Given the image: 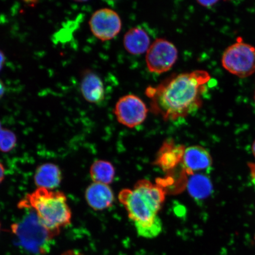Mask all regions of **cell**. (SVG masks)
<instances>
[{"instance_id":"cell-1","label":"cell","mask_w":255,"mask_h":255,"mask_svg":"<svg viewBox=\"0 0 255 255\" xmlns=\"http://www.w3.org/2000/svg\"><path fill=\"white\" fill-rule=\"evenodd\" d=\"M210 79L208 72L198 70L174 75L157 87H148L145 95L151 101L152 113L165 121L195 113L202 106V97Z\"/></svg>"},{"instance_id":"cell-2","label":"cell","mask_w":255,"mask_h":255,"mask_svg":"<svg viewBox=\"0 0 255 255\" xmlns=\"http://www.w3.org/2000/svg\"><path fill=\"white\" fill-rule=\"evenodd\" d=\"M18 207L33 210L41 223L56 236L71 223V210L65 194L61 191L38 188L28 194Z\"/></svg>"},{"instance_id":"cell-3","label":"cell","mask_w":255,"mask_h":255,"mask_svg":"<svg viewBox=\"0 0 255 255\" xmlns=\"http://www.w3.org/2000/svg\"><path fill=\"white\" fill-rule=\"evenodd\" d=\"M165 199L164 190L148 180H139L133 189H123L119 194L120 202L133 223L147 222L158 216Z\"/></svg>"},{"instance_id":"cell-4","label":"cell","mask_w":255,"mask_h":255,"mask_svg":"<svg viewBox=\"0 0 255 255\" xmlns=\"http://www.w3.org/2000/svg\"><path fill=\"white\" fill-rule=\"evenodd\" d=\"M11 232L19 245L34 254L46 253L47 245L57 237L48 230L31 210L20 222L11 226Z\"/></svg>"},{"instance_id":"cell-5","label":"cell","mask_w":255,"mask_h":255,"mask_svg":"<svg viewBox=\"0 0 255 255\" xmlns=\"http://www.w3.org/2000/svg\"><path fill=\"white\" fill-rule=\"evenodd\" d=\"M222 64L231 74L240 78H248L255 72V47L239 37L223 52Z\"/></svg>"},{"instance_id":"cell-6","label":"cell","mask_w":255,"mask_h":255,"mask_svg":"<svg viewBox=\"0 0 255 255\" xmlns=\"http://www.w3.org/2000/svg\"><path fill=\"white\" fill-rule=\"evenodd\" d=\"M178 58V50L173 43L159 38L149 46L146 55L149 71L162 74L173 68Z\"/></svg>"},{"instance_id":"cell-7","label":"cell","mask_w":255,"mask_h":255,"mask_svg":"<svg viewBox=\"0 0 255 255\" xmlns=\"http://www.w3.org/2000/svg\"><path fill=\"white\" fill-rule=\"evenodd\" d=\"M148 113L144 102L133 94L124 96L118 101L114 109L117 120L122 125L133 128L141 125Z\"/></svg>"},{"instance_id":"cell-8","label":"cell","mask_w":255,"mask_h":255,"mask_svg":"<svg viewBox=\"0 0 255 255\" xmlns=\"http://www.w3.org/2000/svg\"><path fill=\"white\" fill-rule=\"evenodd\" d=\"M91 30L101 41L114 39L122 28V21L119 14L111 8H104L96 11L89 21Z\"/></svg>"},{"instance_id":"cell-9","label":"cell","mask_w":255,"mask_h":255,"mask_svg":"<svg viewBox=\"0 0 255 255\" xmlns=\"http://www.w3.org/2000/svg\"><path fill=\"white\" fill-rule=\"evenodd\" d=\"M182 162L187 173L193 175L209 170L212 166L213 158L206 148L193 145L185 149Z\"/></svg>"},{"instance_id":"cell-10","label":"cell","mask_w":255,"mask_h":255,"mask_svg":"<svg viewBox=\"0 0 255 255\" xmlns=\"http://www.w3.org/2000/svg\"><path fill=\"white\" fill-rule=\"evenodd\" d=\"M88 205L97 211H102L113 205L115 196L109 185L93 183L85 191Z\"/></svg>"},{"instance_id":"cell-11","label":"cell","mask_w":255,"mask_h":255,"mask_svg":"<svg viewBox=\"0 0 255 255\" xmlns=\"http://www.w3.org/2000/svg\"><path fill=\"white\" fill-rule=\"evenodd\" d=\"M81 91L83 97L89 103L97 104L104 100L105 90L103 81L94 72H84L81 84Z\"/></svg>"},{"instance_id":"cell-12","label":"cell","mask_w":255,"mask_h":255,"mask_svg":"<svg viewBox=\"0 0 255 255\" xmlns=\"http://www.w3.org/2000/svg\"><path fill=\"white\" fill-rule=\"evenodd\" d=\"M61 170L53 163H45L37 168L34 177L35 184L38 188L52 190L61 183Z\"/></svg>"},{"instance_id":"cell-13","label":"cell","mask_w":255,"mask_h":255,"mask_svg":"<svg viewBox=\"0 0 255 255\" xmlns=\"http://www.w3.org/2000/svg\"><path fill=\"white\" fill-rule=\"evenodd\" d=\"M124 46L128 52L139 55L147 52L150 46V39L143 28L135 27L128 31L124 37Z\"/></svg>"},{"instance_id":"cell-14","label":"cell","mask_w":255,"mask_h":255,"mask_svg":"<svg viewBox=\"0 0 255 255\" xmlns=\"http://www.w3.org/2000/svg\"><path fill=\"white\" fill-rule=\"evenodd\" d=\"M185 149L183 145L172 142H165L159 151L156 164L164 171L171 170L183 161Z\"/></svg>"},{"instance_id":"cell-15","label":"cell","mask_w":255,"mask_h":255,"mask_svg":"<svg viewBox=\"0 0 255 255\" xmlns=\"http://www.w3.org/2000/svg\"><path fill=\"white\" fill-rule=\"evenodd\" d=\"M193 175L188 183L189 193L196 199L207 198L213 191L211 180L205 174L199 173Z\"/></svg>"},{"instance_id":"cell-16","label":"cell","mask_w":255,"mask_h":255,"mask_svg":"<svg viewBox=\"0 0 255 255\" xmlns=\"http://www.w3.org/2000/svg\"><path fill=\"white\" fill-rule=\"evenodd\" d=\"M90 175L94 183L109 185L113 182L116 170L110 162L97 160L91 165Z\"/></svg>"},{"instance_id":"cell-17","label":"cell","mask_w":255,"mask_h":255,"mask_svg":"<svg viewBox=\"0 0 255 255\" xmlns=\"http://www.w3.org/2000/svg\"><path fill=\"white\" fill-rule=\"evenodd\" d=\"M134 226L139 237L146 239L157 237L162 230V222L158 216L151 221L135 223Z\"/></svg>"},{"instance_id":"cell-18","label":"cell","mask_w":255,"mask_h":255,"mask_svg":"<svg viewBox=\"0 0 255 255\" xmlns=\"http://www.w3.org/2000/svg\"><path fill=\"white\" fill-rule=\"evenodd\" d=\"M17 143L15 133L7 128H4L0 122V151L8 152L13 149Z\"/></svg>"},{"instance_id":"cell-19","label":"cell","mask_w":255,"mask_h":255,"mask_svg":"<svg viewBox=\"0 0 255 255\" xmlns=\"http://www.w3.org/2000/svg\"><path fill=\"white\" fill-rule=\"evenodd\" d=\"M248 166L250 169V175L252 181L255 185V163L254 162H250Z\"/></svg>"},{"instance_id":"cell-20","label":"cell","mask_w":255,"mask_h":255,"mask_svg":"<svg viewBox=\"0 0 255 255\" xmlns=\"http://www.w3.org/2000/svg\"><path fill=\"white\" fill-rule=\"evenodd\" d=\"M218 1H198L197 2L201 5L203 6V7H205L207 8H209L210 7H212V6L214 5L216 3H218Z\"/></svg>"},{"instance_id":"cell-21","label":"cell","mask_w":255,"mask_h":255,"mask_svg":"<svg viewBox=\"0 0 255 255\" xmlns=\"http://www.w3.org/2000/svg\"><path fill=\"white\" fill-rule=\"evenodd\" d=\"M5 176V168L4 165L0 162V184L4 180Z\"/></svg>"},{"instance_id":"cell-22","label":"cell","mask_w":255,"mask_h":255,"mask_svg":"<svg viewBox=\"0 0 255 255\" xmlns=\"http://www.w3.org/2000/svg\"><path fill=\"white\" fill-rule=\"evenodd\" d=\"M5 63V56L4 53H3L1 50H0V71L2 68V67L4 66Z\"/></svg>"},{"instance_id":"cell-23","label":"cell","mask_w":255,"mask_h":255,"mask_svg":"<svg viewBox=\"0 0 255 255\" xmlns=\"http://www.w3.org/2000/svg\"><path fill=\"white\" fill-rule=\"evenodd\" d=\"M84 255L81 253H78L77 251L69 250L65 252L62 255Z\"/></svg>"},{"instance_id":"cell-24","label":"cell","mask_w":255,"mask_h":255,"mask_svg":"<svg viewBox=\"0 0 255 255\" xmlns=\"http://www.w3.org/2000/svg\"><path fill=\"white\" fill-rule=\"evenodd\" d=\"M5 93V87L4 84L2 82L1 80L0 79V100L3 97Z\"/></svg>"},{"instance_id":"cell-25","label":"cell","mask_w":255,"mask_h":255,"mask_svg":"<svg viewBox=\"0 0 255 255\" xmlns=\"http://www.w3.org/2000/svg\"><path fill=\"white\" fill-rule=\"evenodd\" d=\"M251 150L252 153H253V154L254 155V157L255 159V139L254 140L253 144H252Z\"/></svg>"},{"instance_id":"cell-26","label":"cell","mask_w":255,"mask_h":255,"mask_svg":"<svg viewBox=\"0 0 255 255\" xmlns=\"http://www.w3.org/2000/svg\"><path fill=\"white\" fill-rule=\"evenodd\" d=\"M254 240H255V235H254Z\"/></svg>"},{"instance_id":"cell-27","label":"cell","mask_w":255,"mask_h":255,"mask_svg":"<svg viewBox=\"0 0 255 255\" xmlns=\"http://www.w3.org/2000/svg\"><path fill=\"white\" fill-rule=\"evenodd\" d=\"M0 229H1V223H0Z\"/></svg>"}]
</instances>
